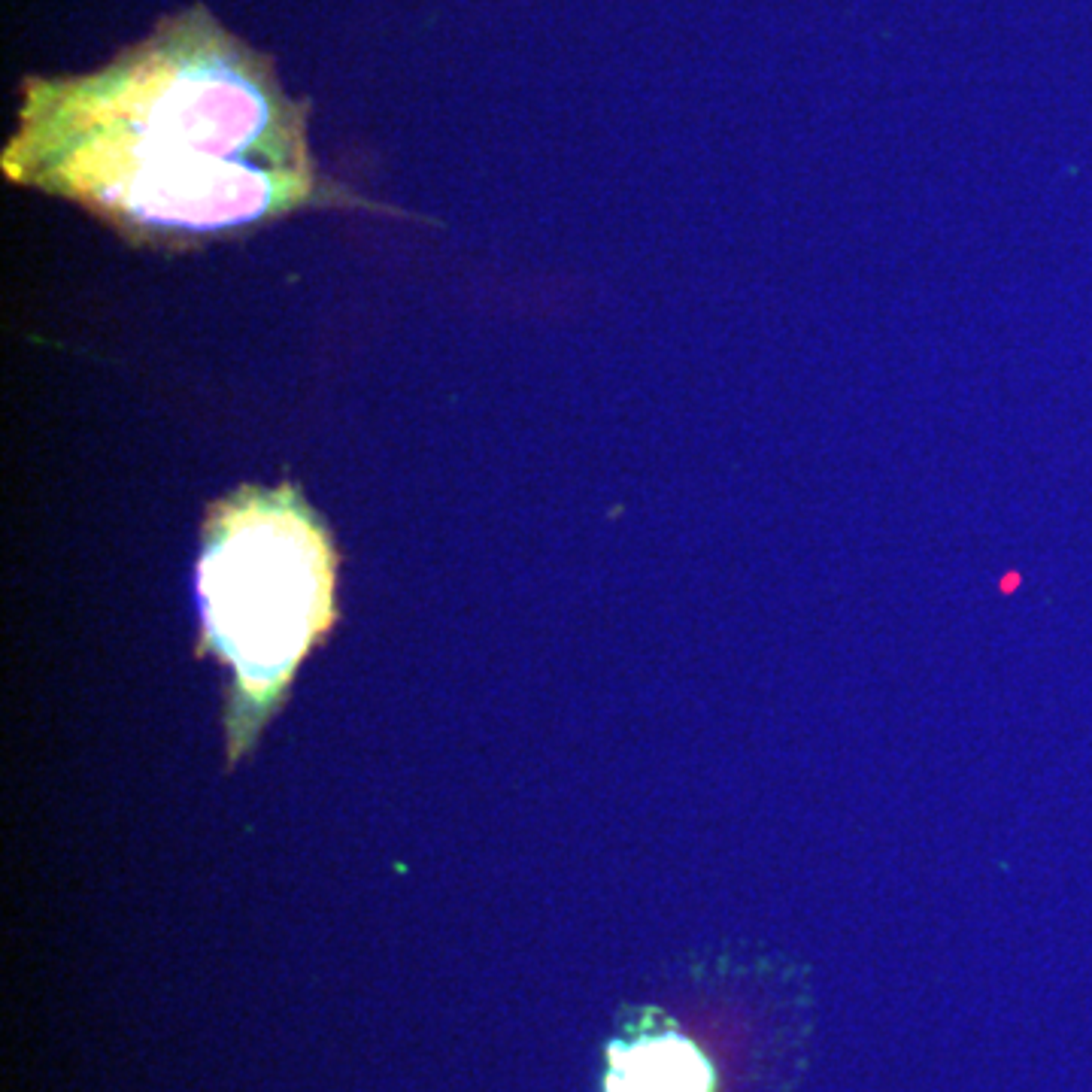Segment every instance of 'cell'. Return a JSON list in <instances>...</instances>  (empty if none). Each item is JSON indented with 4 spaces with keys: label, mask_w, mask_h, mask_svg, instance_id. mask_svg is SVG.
Listing matches in <instances>:
<instances>
[{
    "label": "cell",
    "mask_w": 1092,
    "mask_h": 1092,
    "mask_svg": "<svg viewBox=\"0 0 1092 1092\" xmlns=\"http://www.w3.org/2000/svg\"><path fill=\"white\" fill-rule=\"evenodd\" d=\"M310 101L203 3L107 64L25 76L0 152L13 186L76 203L137 249L240 240L307 210H383L325 174Z\"/></svg>",
    "instance_id": "6da1fadb"
},
{
    "label": "cell",
    "mask_w": 1092,
    "mask_h": 1092,
    "mask_svg": "<svg viewBox=\"0 0 1092 1092\" xmlns=\"http://www.w3.org/2000/svg\"><path fill=\"white\" fill-rule=\"evenodd\" d=\"M337 550L291 483L240 486L210 504L198 555L201 646L234 671L228 734L237 759L303 655L328 638Z\"/></svg>",
    "instance_id": "7a4b0ae2"
},
{
    "label": "cell",
    "mask_w": 1092,
    "mask_h": 1092,
    "mask_svg": "<svg viewBox=\"0 0 1092 1092\" xmlns=\"http://www.w3.org/2000/svg\"><path fill=\"white\" fill-rule=\"evenodd\" d=\"M710 1059L677 1031L613 1041L604 1092H713Z\"/></svg>",
    "instance_id": "3957f363"
}]
</instances>
